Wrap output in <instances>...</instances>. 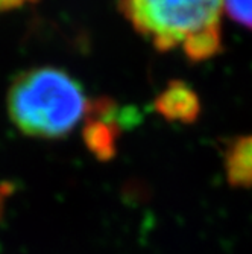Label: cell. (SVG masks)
Returning <instances> with one entry per match:
<instances>
[{
	"mask_svg": "<svg viewBox=\"0 0 252 254\" xmlns=\"http://www.w3.org/2000/svg\"><path fill=\"white\" fill-rule=\"evenodd\" d=\"M79 81L55 67H38L20 73L8 90V113L23 134L61 138L70 134L90 108Z\"/></svg>",
	"mask_w": 252,
	"mask_h": 254,
	"instance_id": "6da1fadb",
	"label": "cell"
},
{
	"mask_svg": "<svg viewBox=\"0 0 252 254\" xmlns=\"http://www.w3.org/2000/svg\"><path fill=\"white\" fill-rule=\"evenodd\" d=\"M131 26L159 52H186L202 35L220 29L223 0H119Z\"/></svg>",
	"mask_w": 252,
	"mask_h": 254,
	"instance_id": "7a4b0ae2",
	"label": "cell"
},
{
	"mask_svg": "<svg viewBox=\"0 0 252 254\" xmlns=\"http://www.w3.org/2000/svg\"><path fill=\"white\" fill-rule=\"evenodd\" d=\"M153 107L169 122L193 124L199 118L201 101L196 91L182 81H172L155 98Z\"/></svg>",
	"mask_w": 252,
	"mask_h": 254,
	"instance_id": "3957f363",
	"label": "cell"
},
{
	"mask_svg": "<svg viewBox=\"0 0 252 254\" xmlns=\"http://www.w3.org/2000/svg\"><path fill=\"white\" fill-rule=\"evenodd\" d=\"M225 172L234 188H252V134L236 137L225 151Z\"/></svg>",
	"mask_w": 252,
	"mask_h": 254,
	"instance_id": "277c9868",
	"label": "cell"
},
{
	"mask_svg": "<svg viewBox=\"0 0 252 254\" xmlns=\"http://www.w3.org/2000/svg\"><path fill=\"white\" fill-rule=\"evenodd\" d=\"M223 8L234 21L252 31V0H223Z\"/></svg>",
	"mask_w": 252,
	"mask_h": 254,
	"instance_id": "5b68a950",
	"label": "cell"
},
{
	"mask_svg": "<svg viewBox=\"0 0 252 254\" xmlns=\"http://www.w3.org/2000/svg\"><path fill=\"white\" fill-rule=\"evenodd\" d=\"M35 2H38V0H0V14L20 9L23 6L35 3Z\"/></svg>",
	"mask_w": 252,
	"mask_h": 254,
	"instance_id": "8992f818",
	"label": "cell"
}]
</instances>
